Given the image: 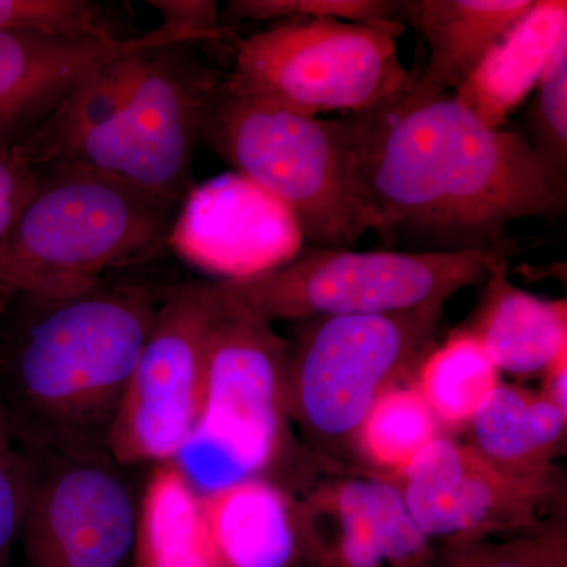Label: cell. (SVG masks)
I'll return each mask as SVG.
<instances>
[{
    "mask_svg": "<svg viewBox=\"0 0 567 567\" xmlns=\"http://www.w3.org/2000/svg\"><path fill=\"white\" fill-rule=\"evenodd\" d=\"M410 91L346 118L375 233L491 248L507 224L565 212L567 181L528 137L492 128L453 95Z\"/></svg>",
    "mask_w": 567,
    "mask_h": 567,
    "instance_id": "1",
    "label": "cell"
},
{
    "mask_svg": "<svg viewBox=\"0 0 567 567\" xmlns=\"http://www.w3.org/2000/svg\"><path fill=\"white\" fill-rule=\"evenodd\" d=\"M162 295L102 281L82 292L10 301L0 401L29 450L110 456L107 435Z\"/></svg>",
    "mask_w": 567,
    "mask_h": 567,
    "instance_id": "2",
    "label": "cell"
},
{
    "mask_svg": "<svg viewBox=\"0 0 567 567\" xmlns=\"http://www.w3.org/2000/svg\"><path fill=\"white\" fill-rule=\"evenodd\" d=\"M39 192L0 254V315L13 298L61 297L167 240L175 205L78 164L43 167Z\"/></svg>",
    "mask_w": 567,
    "mask_h": 567,
    "instance_id": "3",
    "label": "cell"
},
{
    "mask_svg": "<svg viewBox=\"0 0 567 567\" xmlns=\"http://www.w3.org/2000/svg\"><path fill=\"white\" fill-rule=\"evenodd\" d=\"M200 144L281 204L316 245L346 248L375 230L346 118L286 110L234 92L221 78L205 107Z\"/></svg>",
    "mask_w": 567,
    "mask_h": 567,
    "instance_id": "4",
    "label": "cell"
},
{
    "mask_svg": "<svg viewBox=\"0 0 567 567\" xmlns=\"http://www.w3.org/2000/svg\"><path fill=\"white\" fill-rule=\"evenodd\" d=\"M517 251L507 238L491 248L423 252L315 248L260 274L204 286L218 311L270 322L394 315L445 305L461 290L486 282Z\"/></svg>",
    "mask_w": 567,
    "mask_h": 567,
    "instance_id": "5",
    "label": "cell"
},
{
    "mask_svg": "<svg viewBox=\"0 0 567 567\" xmlns=\"http://www.w3.org/2000/svg\"><path fill=\"white\" fill-rule=\"evenodd\" d=\"M443 305L394 315L315 317L287 339L290 425L312 457L354 466V439L386 391L415 382L436 346Z\"/></svg>",
    "mask_w": 567,
    "mask_h": 567,
    "instance_id": "6",
    "label": "cell"
},
{
    "mask_svg": "<svg viewBox=\"0 0 567 567\" xmlns=\"http://www.w3.org/2000/svg\"><path fill=\"white\" fill-rule=\"evenodd\" d=\"M234 92L305 115L360 114L413 87L395 39L353 22L289 20L238 41Z\"/></svg>",
    "mask_w": 567,
    "mask_h": 567,
    "instance_id": "7",
    "label": "cell"
},
{
    "mask_svg": "<svg viewBox=\"0 0 567 567\" xmlns=\"http://www.w3.org/2000/svg\"><path fill=\"white\" fill-rule=\"evenodd\" d=\"M287 349L289 342L270 320L215 308L205 346L203 404L186 451L205 447L218 461L219 486L265 476L295 457Z\"/></svg>",
    "mask_w": 567,
    "mask_h": 567,
    "instance_id": "8",
    "label": "cell"
},
{
    "mask_svg": "<svg viewBox=\"0 0 567 567\" xmlns=\"http://www.w3.org/2000/svg\"><path fill=\"white\" fill-rule=\"evenodd\" d=\"M215 308L204 282L163 290L106 451L117 465L181 461L203 404L205 346Z\"/></svg>",
    "mask_w": 567,
    "mask_h": 567,
    "instance_id": "9",
    "label": "cell"
},
{
    "mask_svg": "<svg viewBox=\"0 0 567 567\" xmlns=\"http://www.w3.org/2000/svg\"><path fill=\"white\" fill-rule=\"evenodd\" d=\"M393 480L436 547L518 535L566 517L565 476L514 475L446 434Z\"/></svg>",
    "mask_w": 567,
    "mask_h": 567,
    "instance_id": "10",
    "label": "cell"
},
{
    "mask_svg": "<svg viewBox=\"0 0 567 567\" xmlns=\"http://www.w3.org/2000/svg\"><path fill=\"white\" fill-rule=\"evenodd\" d=\"M110 456L31 450L20 536L25 567H122L137 503Z\"/></svg>",
    "mask_w": 567,
    "mask_h": 567,
    "instance_id": "11",
    "label": "cell"
},
{
    "mask_svg": "<svg viewBox=\"0 0 567 567\" xmlns=\"http://www.w3.org/2000/svg\"><path fill=\"white\" fill-rule=\"evenodd\" d=\"M282 486L297 509L305 567H429L435 558L391 477L306 454Z\"/></svg>",
    "mask_w": 567,
    "mask_h": 567,
    "instance_id": "12",
    "label": "cell"
},
{
    "mask_svg": "<svg viewBox=\"0 0 567 567\" xmlns=\"http://www.w3.org/2000/svg\"><path fill=\"white\" fill-rule=\"evenodd\" d=\"M194 44L177 41L147 51L100 169L174 204L192 182L205 107L221 80L197 58Z\"/></svg>",
    "mask_w": 567,
    "mask_h": 567,
    "instance_id": "13",
    "label": "cell"
},
{
    "mask_svg": "<svg viewBox=\"0 0 567 567\" xmlns=\"http://www.w3.org/2000/svg\"><path fill=\"white\" fill-rule=\"evenodd\" d=\"M177 41L212 40L192 28L163 20L158 28L144 33L137 47L89 71L50 117L11 151L35 169L78 164L99 171L115 122L140 82L147 51Z\"/></svg>",
    "mask_w": 567,
    "mask_h": 567,
    "instance_id": "14",
    "label": "cell"
},
{
    "mask_svg": "<svg viewBox=\"0 0 567 567\" xmlns=\"http://www.w3.org/2000/svg\"><path fill=\"white\" fill-rule=\"evenodd\" d=\"M142 37L78 40L0 32V147L28 140L89 71L137 47Z\"/></svg>",
    "mask_w": 567,
    "mask_h": 567,
    "instance_id": "15",
    "label": "cell"
},
{
    "mask_svg": "<svg viewBox=\"0 0 567 567\" xmlns=\"http://www.w3.org/2000/svg\"><path fill=\"white\" fill-rule=\"evenodd\" d=\"M205 567H305L290 492L267 476L245 477L200 495Z\"/></svg>",
    "mask_w": 567,
    "mask_h": 567,
    "instance_id": "16",
    "label": "cell"
},
{
    "mask_svg": "<svg viewBox=\"0 0 567 567\" xmlns=\"http://www.w3.org/2000/svg\"><path fill=\"white\" fill-rule=\"evenodd\" d=\"M535 0H404V22L424 37L427 66L413 84L421 99L447 95L480 66Z\"/></svg>",
    "mask_w": 567,
    "mask_h": 567,
    "instance_id": "17",
    "label": "cell"
},
{
    "mask_svg": "<svg viewBox=\"0 0 567 567\" xmlns=\"http://www.w3.org/2000/svg\"><path fill=\"white\" fill-rule=\"evenodd\" d=\"M481 286L480 303L461 328L475 336L502 374L540 379L567 353V301L520 289L507 279V265Z\"/></svg>",
    "mask_w": 567,
    "mask_h": 567,
    "instance_id": "18",
    "label": "cell"
},
{
    "mask_svg": "<svg viewBox=\"0 0 567 567\" xmlns=\"http://www.w3.org/2000/svg\"><path fill=\"white\" fill-rule=\"evenodd\" d=\"M566 39V0H535L528 13L454 92V99L486 125L502 128L506 118L535 92L555 51Z\"/></svg>",
    "mask_w": 567,
    "mask_h": 567,
    "instance_id": "19",
    "label": "cell"
},
{
    "mask_svg": "<svg viewBox=\"0 0 567 567\" xmlns=\"http://www.w3.org/2000/svg\"><path fill=\"white\" fill-rule=\"evenodd\" d=\"M464 443L514 475L561 477L557 461L565 453L567 413L539 391L499 383L465 427Z\"/></svg>",
    "mask_w": 567,
    "mask_h": 567,
    "instance_id": "20",
    "label": "cell"
},
{
    "mask_svg": "<svg viewBox=\"0 0 567 567\" xmlns=\"http://www.w3.org/2000/svg\"><path fill=\"white\" fill-rule=\"evenodd\" d=\"M200 495L182 462L155 466L137 503L132 567H205Z\"/></svg>",
    "mask_w": 567,
    "mask_h": 567,
    "instance_id": "21",
    "label": "cell"
},
{
    "mask_svg": "<svg viewBox=\"0 0 567 567\" xmlns=\"http://www.w3.org/2000/svg\"><path fill=\"white\" fill-rule=\"evenodd\" d=\"M502 383L483 344L458 327L424 358L415 377L417 391L445 431H465L480 406Z\"/></svg>",
    "mask_w": 567,
    "mask_h": 567,
    "instance_id": "22",
    "label": "cell"
},
{
    "mask_svg": "<svg viewBox=\"0 0 567 567\" xmlns=\"http://www.w3.org/2000/svg\"><path fill=\"white\" fill-rule=\"evenodd\" d=\"M445 434L415 382L386 391L364 417L354 439V466L393 477Z\"/></svg>",
    "mask_w": 567,
    "mask_h": 567,
    "instance_id": "23",
    "label": "cell"
},
{
    "mask_svg": "<svg viewBox=\"0 0 567 567\" xmlns=\"http://www.w3.org/2000/svg\"><path fill=\"white\" fill-rule=\"evenodd\" d=\"M429 567H567V522L518 535L436 547Z\"/></svg>",
    "mask_w": 567,
    "mask_h": 567,
    "instance_id": "24",
    "label": "cell"
},
{
    "mask_svg": "<svg viewBox=\"0 0 567 567\" xmlns=\"http://www.w3.org/2000/svg\"><path fill=\"white\" fill-rule=\"evenodd\" d=\"M229 21L330 20L379 29L398 39L405 29L404 2L395 0H234Z\"/></svg>",
    "mask_w": 567,
    "mask_h": 567,
    "instance_id": "25",
    "label": "cell"
},
{
    "mask_svg": "<svg viewBox=\"0 0 567 567\" xmlns=\"http://www.w3.org/2000/svg\"><path fill=\"white\" fill-rule=\"evenodd\" d=\"M0 32L78 40L125 39L118 35L106 9L89 0H0Z\"/></svg>",
    "mask_w": 567,
    "mask_h": 567,
    "instance_id": "26",
    "label": "cell"
},
{
    "mask_svg": "<svg viewBox=\"0 0 567 567\" xmlns=\"http://www.w3.org/2000/svg\"><path fill=\"white\" fill-rule=\"evenodd\" d=\"M528 110L533 147L555 173L567 175V39L537 82Z\"/></svg>",
    "mask_w": 567,
    "mask_h": 567,
    "instance_id": "27",
    "label": "cell"
},
{
    "mask_svg": "<svg viewBox=\"0 0 567 567\" xmlns=\"http://www.w3.org/2000/svg\"><path fill=\"white\" fill-rule=\"evenodd\" d=\"M31 480V450L0 401V567H10Z\"/></svg>",
    "mask_w": 567,
    "mask_h": 567,
    "instance_id": "28",
    "label": "cell"
},
{
    "mask_svg": "<svg viewBox=\"0 0 567 567\" xmlns=\"http://www.w3.org/2000/svg\"><path fill=\"white\" fill-rule=\"evenodd\" d=\"M40 183V169L22 162L11 148L0 147V254L39 192Z\"/></svg>",
    "mask_w": 567,
    "mask_h": 567,
    "instance_id": "29",
    "label": "cell"
},
{
    "mask_svg": "<svg viewBox=\"0 0 567 567\" xmlns=\"http://www.w3.org/2000/svg\"><path fill=\"white\" fill-rule=\"evenodd\" d=\"M148 6L159 11L163 20L203 32L212 41H219L230 35V29L219 21L216 2H196V0H151Z\"/></svg>",
    "mask_w": 567,
    "mask_h": 567,
    "instance_id": "30",
    "label": "cell"
},
{
    "mask_svg": "<svg viewBox=\"0 0 567 567\" xmlns=\"http://www.w3.org/2000/svg\"><path fill=\"white\" fill-rule=\"evenodd\" d=\"M540 380L543 388L539 393L567 413V353L561 354Z\"/></svg>",
    "mask_w": 567,
    "mask_h": 567,
    "instance_id": "31",
    "label": "cell"
}]
</instances>
